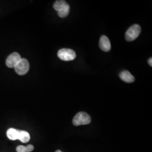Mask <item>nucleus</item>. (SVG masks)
Segmentation results:
<instances>
[{
	"label": "nucleus",
	"instance_id": "12",
	"mask_svg": "<svg viewBox=\"0 0 152 152\" xmlns=\"http://www.w3.org/2000/svg\"><path fill=\"white\" fill-rule=\"evenodd\" d=\"M16 151L17 152H27L26 147L23 145H19L16 148Z\"/></svg>",
	"mask_w": 152,
	"mask_h": 152
},
{
	"label": "nucleus",
	"instance_id": "3",
	"mask_svg": "<svg viewBox=\"0 0 152 152\" xmlns=\"http://www.w3.org/2000/svg\"><path fill=\"white\" fill-rule=\"evenodd\" d=\"M58 56L59 58L63 61H72L76 57V53L72 49H61L58 51Z\"/></svg>",
	"mask_w": 152,
	"mask_h": 152
},
{
	"label": "nucleus",
	"instance_id": "15",
	"mask_svg": "<svg viewBox=\"0 0 152 152\" xmlns=\"http://www.w3.org/2000/svg\"><path fill=\"white\" fill-rule=\"evenodd\" d=\"M55 152H62L61 151H59V150H58V151H56Z\"/></svg>",
	"mask_w": 152,
	"mask_h": 152
},
{
	"label": "nucleus",
	"instance_id": "10",
	"mask_svg": "<svg viewBox=\"0 0 152 152\" xmlns=\"http://www.w3.org/2000/svg\"><path fill=\"white\" fill-rule=\"evenodd\" d=\"M68 5L66 2L64 0H58L55 2L53 7L55 10L57 11H60Z\"/></svg>",
	"mask_w": 152,
	"mask_h": 152
},
{
	"label": "nucleus",
	"instance_id": "11",
	"mask_svg": "<svg viewBox=\"0 0 152 152\" xmlns=\"http://www.w3.org/2000/svg\"><path fill=\"white\" fill-rule=\"evenodd\" d=\"M69 10H70V7H69V5L68 4L62 10H61L60 11H58V15H59V17L62 18H65V17H66V16L68 15V14L69 13Z\"/></svg>",
	"mask_w": 152,
	"mask_h": 152
},
{
	"label": "nucleus",
	"instance_id": "8",
	"mask_svg": "<svg viewBox=\"0 0 152 152\" xmlns=\"http://www.w3.org/2000/svg\"><path fill=\"white\" fill-rule=\"evenodd\" d=\"M18 139L22 141V142L26 143L30 140V135L26 131L19 130Z\"/></svg>",
	"mask_w": 152,
	"mask_h": 152
},
{
	"label": "nucleus",
	"instance_id": "13",
	"mask_svg": "<svg viewBox=\"0 0 152 152\" xmlns=\"http://www.w3.org/2000/svg\"><path fill=\"white\" fill-rule=\"evenodd\" d=\"M26 147V149H27V152H32L34 149V147L32 145H31V144L28 145Z\"/></svg>",
	"mask_w": 152,
	"mask_h": 152
},
{
	"label": "nucleus",
	"instance_id": "7",
	"mask_svg": "<svg viewBox=\"0 0 152 152\" xmlns=\"http://www.w3.org/2000/svg\"><path fill=\"white\" fill-rule=\"evenodd\" d=\"M120 78L126 82L132 83L135 81V77L127 71H122L120 74Z\"/></svg>",
	"mask_w": 152,
	"mask_h": 152
},
{
	"label": "nucleus",
	"instance_id": "1",
	"mask_svg": "<svg viewBox=\"0 0 152 152\" xmlns=\"http://www.w3.org/2000/svg\"><path fill=\"white\" fill-rule=\"evenodd\" d=\"M91 117L88 114L83 112H80L76 114L73 118V124L76 126L88 125L91 122Z\"/></svg>",
	"mask_w": 152,
	"mask_h": 152
},
{
	"label": "nucleus",
	"instance_id": "9",
	"mask_svg": "<svg viewBox=\"0 0 152 152\" xmlns=\"http://www.w3.org/2000/svg\"><path fill=\"white\" fill-rule=\"evenodd\" d=\"M19 130L15 129H10L7 131V136L11 140H15L18 139Z\"/></svg>",
	"mask_w": 152,
	"mask_h": 152
},
{
	"label": "nucleus",
	"instance_id": "2",
	"mask_svg": "<svg viewBox=\"0 0 152 152\" xmlns=\"http://www.w3.org/2000/svg\"><path fill=\"white\" fill-rule=\"evenodd\" d=\"M141 27L138 24H134L129 28L125 34V38L127 41L135 40L141 33Z\"/></svg>",
	"mask_w": 152,
	"mask_h": 152
},
{
	"label": "nucleus",
	"instance_id": "4",
	"mask_svg": "<svg viewBox=\"0 0 152 152\" xmlns=\"http://www.w3.org/2000/svg\"><path fill=\"white\" fill-rule=\"evenodd\" d=\"M15 71L17 74L20 76H23L27 74L29 69V64L26 59H21L14 67Z\"/></svg>",
	"mask_w": 152,
	"mask_h": 152
},
{
	"label": "nucleus",
	"instance_id": "5",
	"mask_svg": "<svg viewBox=\"0 0 152 152\" xmlns=\"http://www.w3.org/2000/svg\"><path fill=\"white\" fill-rule=\"evenodd\" d=\"M21 59L22 58L19 54L15 52L13 53L7 57L6 64L9 68H14Z\"/></svg>",
	"mask_w": 152,
	"mask_h": 152
},
{
	"label": "nucleus",
	"instance_id": "14",
	"mask_svg": "<svg viewBox=\"0 0 152 152\" xmlns=\"http://www.w3.org/2000/svg\"><path fill=\"white\" fill-rule=\"evenodd\" d=\"M148 63H149V65L151 66H152V58H151L149 60H148Z\"/></svg>",
	"mask_w": 152,
	"mask_h": 152
},
{
	"label": "nucleus",
	"instance_id": "6",
	"mask_svg": "<svg viewBox=\"0 0 152 152\" xmlns=\"http://www.w3.org/2000/svg\"><path fill=\"white\" fill-rule=\"evenodd\" d=\"M99 46L102 50L108 52L111 49V45L109 38L106 36H102L99 41Z\"/></svg>",
	"mask_w": 152,
	"mask_h": 152
}]
</instances>
